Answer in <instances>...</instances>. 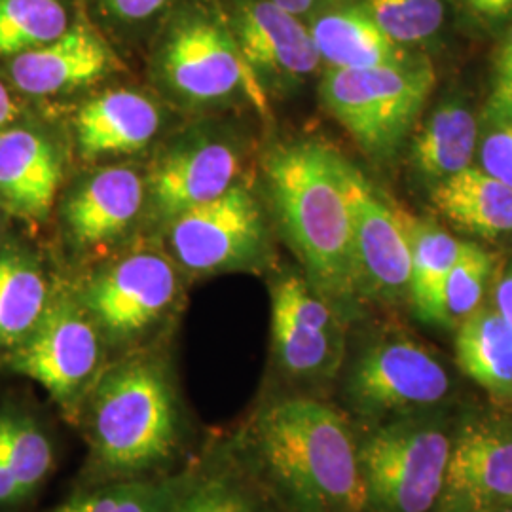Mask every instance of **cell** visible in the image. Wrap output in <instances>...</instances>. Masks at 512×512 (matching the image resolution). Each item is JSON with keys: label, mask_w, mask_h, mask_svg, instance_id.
Listing matches in <instances>:
<instances>
[{"label": "cell", "mask_w": 512, "mask_h": 512, "mask_svg": "<svg viewBox=\"0 0 512 512\" xmlns=\"http://www.w3.org/2000/svg\"><path fill=\"white\" fill-rule=\"evenodd\" d=\"M342 158L317 141L283 143L264 158V184L283 236L308 283L338 313L361 298Z\"/></svg>", "instance_id": "cell-1"}, {"label": "cell", "mask_w": 512, "mask_h": 512, "mask_svg": "<svg viewBox=\"0 0 512 512\" xmlns=\"http://www.w3.org/2000/svg\"><path fill=\"white\" fill-rule=\"evenodd\" d=\"M262 467L296 512H365L370 503L359 448L330 404L289 397L256 418Z\"/></svg>", "instance_id": "cell-2"}, {"label": "cell", "mask_w": 512, "mask_h": 512, "mask_svg": "<svg viewBox=\"0 0 512 512\" xmlns=\"http://www.w3.org/2000/svg\"><path fill=\"white\" fill-rule=\"evenodd\" d=\"M158 92L184 110L228 109L241 101L262 114L268 97L239 54L219 0H175L150 59Z\"/></svg>", "instance_id": "cell-3"}, {"label": "cell", "mask_w": 512, "mask_h": 512, "mask_svg": "<svg viewBox=\"0 0 512 512\" xmlns=\"http://www.w3.org/2000/svg\"><path fill=\"white\" fill-rule=\"evenodd\" d=\"M90 406L93 452L112 475H145L173 456L177 399L158 359L139 357L112 368L95 384Z\"/></svg>", "instance_id": "cell-4"}, {"label": "cell", "mask_w": 512, "mask_h": 512, "mask_svg": "<svg viewBox=\"0 0 512 512\" xmlns=\"http://www.w3.org/2000/svg\"><path fill=\"white\" fill-rule=\"evenodd\" d=\"M437 76L425 57L372 69H325L319 95L330 116L374 160L393 158L416 126Z\"/></svg>", "instance_id": "cell-5"}, {"label": "cell", "mask_w": 512, "mask_h": 512, "mask_svg": "<svg viewBox=\"0 0 512 512\" xmlns=\"http://www.w3.org/2000/svg\"><path fill=\"white\" fill-rule=\"evenodd\" d=\"M164 236L169 256L196 275L255 272L272 251L264 209L243 181L173 220Z\"/></svg>", "instance_id": "cell-6"}, {"label": "cell", "mask_w": 512, "mask_h": 512, "mask_svg": "<svg viewBox=\"0 0 512 512\" xmlns=\"http://www.w3.org/2000/svg\"><path fill=\"white\" fill-rule=\"evenodd\" d=\"M179 293L175 260L139 249L97 270L76 296L105 344L131 346L164 321Z\"/></svg>", "instance_id": "cell-7"}, {"label": "cell", "mask_w": 512, "mask_h": 512, "mask_svg": "<svg viewBox=\"0 0 512 512\" xmlns=\"http://www.w3.org/2000/svg\"><path fill=\"white\" fill-rule=\"evenodd\" d=\"M105 340L76 294H55L33 330L8 353V366L37 382L67 414L97 384Z\"/></svg>", "instance_id": "cell-8"}, {"label": "cell", "mask_w": 512, "mask_h": 512, "mask_svg": "<svg viewBox=\"0 0 512 512\" xmlns=\"http://www.w3.org/2000/svg\"><path fill=\"white\" fill-rule=\"evenodd\" d=\"M243 152L238 139L220 128H194L158 154L145 175V219L154 232L186 211L213 202L241 181Z\"/></svg>", "instance_id": "cell-9"}, {"label": "cell", "mask_w": 512, "mask_h": 512, "mask_svg": "<svg viewBox=\"0 0 512 512\" xmlns=\"http://www.w3.org/2000/svg\"><path fill=\"white\" fill-rule=\"evenodd\" d=\"M452 444L439 427L395 423L359 448L368 499L385 512H429L439 503Z\"/></svg>", "instance_id": "cell-10"}, {"label": "cell", "mask_w": 512, "mask_h": 512, "mask_svg": "<svg viewBox=\"0 0 512 512\" xmlns=\"http://www.w3.org/2000/svg\"><path fill=\"white\" fill-rule=\"evenodd\" d=\"M359 296L397 302L410 294L412 243L408 213L393 205L365 173L342 158Z\"/></svg>", "instance_id": "cell-11"}, {"label": "cell", "mask_w": 512, "mask_h": 512, "mask_svg": "<svg viewBox=\"0 0 512 512\" xmlns=\"http://www.w3.org/2000/svg\"><path fill=\"white\" fill-rule=\"evenodd\" d=\"M239 54L260 90L289 92L323 67L308 23L272 0H219Z\"/></svg>", "instance_id": "cell-12"}, {"label": "cell", "mask_w": 512, "mask_h": 512, "mask_svg": "<svg viewBox=\"0 0 512 512\" xmlns=\"http://www.w3.org/2000/svg\"><path fill=\"white\" fill-rule=\"evenodd\" d=\"M272 338L279 365L296 378L325 376L340 363L338 311L300 275L275 281Z\"/></svg>", "instance_id": "cell-13"}, {"label": "cell", "mask_w": 512, "mask_h": 512, "mask_svg": "<svg viewBox=\"0 0 512 512\" xmlns=\"http://www.w3.org/2000/svg\"><path fill=\"white\" fill-rule=\"evenodd\" d=\"M450 389L444 366L420 344L387 340L363 351L349 376V393L368 412L439 403Z\"/></svg>", "instance_id": "cell-14"}, {"label": "cell", "mask_w": 512, "mask_h": 512, "mask_svg": "<svg viewBox=\"0 0 512 512\" xmlns=\"http://www.w3.org/2000/svg\"><path fill=\"white\" fill-rule=\"evenodd\" d=\"M6 80L21 97H57L82 90L118 69V57L88 19L73 25L50 44L0 63Z\"/></svg>", "instance_id": "cell-15"}, {"label": "cell", "mask_w": 512, "mask_h": 512, "mask_svg": "<svg viewBox=\"0 0 512 512\" xmlns=\"http://www.w3.org/2000/svg\"><path fill=\"white\" fill-rule=\"evenodd\" d=\"M145 175L133 165H103L74 184L61 207L67 241L76 251L116 243L145 215Z\"/></svg>", "instance_id": "cell-16"}, {"label": "cell", "mask_w": 512, "mask_h": 512, "mask_svg": "<svg viewBox=\"0 0 512 512\" xmlns=\"http://www.w3.org/2000/svg\"><path fill=\"white\" fill-rule=\"evenodd\" d=\"M63 162L44 129L21 120L0 133V211L29 222L50 215Z\"/></svg>", "instance_id": "cell-17"}, {"label": "cell", "mask_w": 512, "mask_h": 512, "mask_svg": "<svg viewBox=\"0 0 512 512\" xmlns=\"http://www.w3.org/2000/svg\"><path fill=\"white\" fill-rule=\"evenodd\" d=\"M439 503V512L512 505V435L484 427L465 431L450 452Z\"/></svg>", "instance_id": "cell-18"}, {"label": "cell", "mask_w": 512, "mask_h": 512, "mask_svg": "<svg viewBox=\"0 0 512 512\" xmlns=\"http://www.w3.org/2000/svg\"><path fill=\"white\" fill-rule=\"evenodd\" d=\"M164 124V109L152 95L129 88L107 90L76 110V150L88 162L137 154L156 141Z\"/></svg>", "instance_id": "cell-19"}, {"label": "cell", "mask_w": 512, "mask_h": 512, "mask_svg": "<svg viewBox=\"0 0 512 512\" xmlns=\"http://www.w3.org/2000/svg\"><path fill=\"white\" fill-rule=\"evenodd\" d=\"M306 23L327 69H372L416 59L408 48L385 35L363 0H332Z\"/></svg>", "instance_id": "cell-20"}, {"label": "cell", "mask_w": 512, "mask_h": 512, "mask_svg": "<svg viewBox=\"0 0 512 512\" xmlns=\"http://www.w3.org/2000/svg\"><path fill=\"white\" fill-rule=\"evenodd\" d=\"M433 205L461 230L484 238L512 234V188L484 169H467L433 184Z\"/></svg>", "instance_id": "cell-21"}, {"label": "cell", "mask_w": 512, "mask_h": 512, "mask_svg": "<svg viewBox=\"0 0 512 512\" xmlns=\"http://www.w3.org/2000/svg\"><path fill=\"white\" fill-rule=\"evenodd\" d=\"M54 294L38 258L25 249H0V349L8 353L37 329Z\"/></svg>", "instance_id": "cell-22"}, {"label": "cell", "mask_w": 512, "mask_h": 512, "mask_svg": "<svg viewBox=\"0 0 512 512\" xmlns=\"http://www.w3.org/2000/svg\"><path fill=\"white\" fill-rule=\"evenodd\" d=\"M478 148V122L473 110L442 103L425 120L412 143V162L425 181L437 184L467 169Z\"/></svg>", "instance_id": "cell-23"}, {"label": "cell", "mask_w": 512, "mask_h": 512, "mask_svg": "<svg viewBox=\"0 0 512 512\" xmlns=\"http://www.w3.org/2000/svg\"><path fill=\"white\" fill-rule=\"evenodd\" d=\"M463 374L495 397H512V327L495 308H478L458 327Z\"/></svg>", "instance_id": "cell-24"}, {"label": "cell", "mask_w": 512, "mask_h": 512, "mask_svg": "<svg viewBox=\"0 0 512 512\" xmlns=\"http://www.w3.org/2000/svg\"><path fill=\"white\" fill-rule=\"evenodd\" d=\"M412 243L410 298L423 321L439 325L444 283L458 260L461 243L435 222L408 215Z\"/></svg>", "instance_id": "cell-25"}, {"label": "cell", "mask_w": 512, "mask_h": 512, "mask_svg": "<svg viewBox=\"0 0 512 512\" xmlns=\"http://www.w3.org/2000/svg\"><path fill=\"white\" fill-rule=\"evenodd\" d=\"M74 19L65 0H0V63L50 44Z\"/></svg>", "instance_id": "cell-26"}, {"label": "cell", "mask_w": 512, "mask_h": 512, "mask_svg": "<svg viewBox=\"0 0 512 512\" xmlns=\"http://www.w3.org/2000/svg\"><path fill=\"white\" fill-rule=\"evenodd\" d=\"M0 459L29 497L54 469V446L37 421L18 410H0Z\"/></svg>", "instance_id": "cell-27"}, {"label": "cell", "mask_w": 512, "mask_h": 512, "mask_svg": "<svg viewBox=\"0 0 512 512\" xmlns=\"http://www.w3.org/2000/svg\"><path fill=\"white\" fill-rule=\"evenodd\" d=\"M194 482V476H175L116 484L74 497L54 512H169Z\"/></svg>", "instance_id": "cell-28"}, {"label": "cell", "mask_w": 512, "mask_h": 512, "mask_svg": "<svg viewBox=\"0 0 512 512\" xmlns=\"http://www.w3.org/2000/svg\"><path fill=\"white\" fill-rule=\"evenodd\" d=\"M492 270L494 256L471 241L461 243L458 260L444 283L440 302V327L458 329L463 321H467L478 308H482Z\"/></svg>", "instance_id": "cell-29"}, {"label": "cell", "mask_w": 512, "mask_h": 512, "mask_svg": "<svg viewBox=\"0 0 512 512\" xmlns=\"http://www.w3.org/2000/svg\"><path fill=\"white\" fill-rule=\"evenodd\" d=\"M385 35L404 48L425 44L444 27V0H363Z\"/></svg>", "instance_id": "cell-30"}, {"label": "cell", "mask_w": 512, "mask_h": 512, "mask_svg": "<svg viewBox=\"0 0 512 512\" xmlns=\"http://www.w3.org/2000/svg\"><path fill=\"white\" fill-rule=\"evenodd\" d=\"M169 512H262L251 492L232 476L194 482Z\"/></svg>", "instance_id": "cell-31"}, {"label": "cell", "mask_w": 512, "mask_h": 512, "mask_svg": "<svg viewBox=\"0 0 512 512\" xmlns=\"http://www.w3.org/2000/svg\"><path fill=\"white\" fill-rule=\"evenodd\" d=\"M488 129L478 141L480 169L512 188V112L486 118Z\"/></svg>", "instance_id": "cell-32"}, {"label": "cell", "mask_w": 512, "mask_h": 512, "mask_svg": "<svg viewBox=\"0 0 512 512\" xmlns=\"http://www.w3.org/2000/svg\"><path fill=\"white\" fill-rule=\"evenodd\" d=\"M101 16L120 29H143L164 21L175 0H95Z\"/></svg>", "instance_id": "cell-33"}, {"label": "cell", "mask_w": 512, "mask_h": 512, "mask_svg": "<svg viewBox=\"0 0 512 512\" xmlns=\"http://www.w3.org/2000/svg\"><path fill=\"white\" fill-rule=\"evenodd\" d=\"M512 112V23L507 27L497 48L492 74V92L484 118Z\"/></svg>", "instance_id": "cell-34"}, {"label": "cell", "mask_w": 512, "mask_h": 512, "mask_svg": "<svg viewBox=\"0 0 512 512\" xmlns=\"http://www.w3.org/2000/svg\"><path fill=\"white\" fill-rule=\"evenodd\" d=\"M21 116H23L21 95L12 88L6 76L0 73V133L19 122Z\"/></svg>", "instance_id": "cell-35"}, {"label": "cell", "mask_w": 512, "mask_h": 512, "mask_svg": "<svg viewBox=\"0 0 512 512\" xmlns=\"http://www.w3.org/2000/svg\"><path fill=\"white\" fill-rule=\"evenodd\" d=\"M471 14L484 21L512 18V0H463Z\"/></svg>", "instance_id": "cell-36"}, {"label": "cell", "mask_w": 512, "mask_h": 512, "mask_svg": "<svg viewBox=\"0 0 512 512\" xmlns=\"http://www.w3.org/2000/svg\"><path fill=\"white\" fill-rule=\"evenodd\" d=\"M495 310L512 327V266L503 274L495 289Z\"/></svg>", "instance_id": "cell-37"}, {"label": "cell", "mask_w": 512, "mask_h": 512, "mask_svg": "<svg viewBox=\"0 0 512 512\" xmlns=\"http://www.w3.org/2000/svg\"><path fill=\"white\" fill-rule=\"evenodd\" d=\"M25 499L23 490L19 488L18 480L10 473V469L0 459V507L14 505Z\"/></svg>", "instance_id": "cell-38"}, {"label": "cell", "mask_w": 512, "mask_h": 512, "mask_svg": "<svg viewBox=\"0 0 512 512\" xmlns=\"http://www.w3.org/2000/svg\"><path fill=\"white\" fill-rule=\"evenodd\" d=\"M277 6H281L283 10L291 12L300 19L310 18L317 10H321L323 6L330 4L332 0H272Z\"/></svg>", "instance_id": "cell-39"}, {"label": "cell", "mask_w": 512, "mask_h": 512, "mask_svg": "<svg viewBox=\"0 0 512 512\" xmlns=\"http://www.w3.org/2000/svg\"><path fill=\"white\" fill-rule=\"evenodd\" d=\"M488 512H512V505H507V507H499V509H494V511Z\"/></svg>", "instance_id": "cell-40"}, {"label": "cell", "mask_w": 512, "mask_h": 512, "mask_svg": "<svg viewBox=\"0 0 512 512\" xmlns=\"http://www.w3.org/2000/svg\"><path fill=\"white\" fill-rule=\"evenodd\" d=\"M2 213V211H0ZM0 228H2V220H0Z\"/></svg>", "instance_id": "cell-41"}]
</instances>
